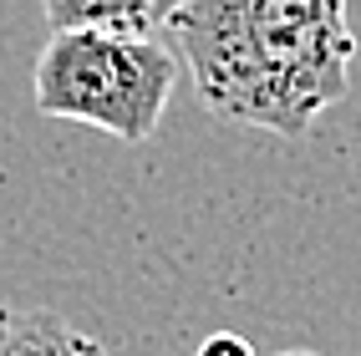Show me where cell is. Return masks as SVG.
<instances>
[{
    "label": "cell",
    "mask_w": 361,
    "mask_h": 356,
    "mask_svg": "<svg viewBox=\"0 0 361 356\" xmlns=\"http://www.w3.org/2000/svg\"><path fill=\"white\" fill-rule=\"evenodd\" d=\"M168 41L199 102L239 128L305 137L351 92L346 0H183Z\"/></svg>",
    "instance_id": "obj_1"
},
{
    "label": "cell",
    "mask_w": 361,
    "mask_h": 356,
    "mask_svg": "<svg viewBox=\"0 0 361 356\" xmlns=\"http://www.w3.org/2000/svg\"><path fill=\"white\" fill-rule=\"evenodd\" d=\"M178 82V51L163 36L66 26L36 56V107L61 123H87L117 142H148Z\"/></svg>",
    "instance_id": "obj_2"
},
{
    "label": "cell",
    "mask_w": 361,
    "mask_h": 356,
    "mask_svg": "<svg viewBox=\"0 0 361 356\" xmlns=\"http://www.w3.org/2000/svg\"><path fill=\"white\" fill-rule=\"evenodd\" d=\"M0 356H112L97 336L41 305H0Z\"/></svg>",
    "instance_id": "obj_3"
},
{
    "label": "cell",
    "mask_w": 361,
    "mask_h": 356,
    "mask_svg": "<svg viewBox=\"0 0 361 356\" xmlns=\"http://www.w3.org/2000/svg\"><path fill=\"white\" fill-rule=\"evenodd\" d=\"M51 31L97 26V31H133V36H168V20L183 0H41Z\"/></svg>",
    "instance_id": "obj_4"
},
{
    "label": "cell",
    "mask_w": 361,
    "mask_h": 356,
    "mask_svg": "<svg viewBox=\"0 0 361 356\" xmlns=\"http://www.w3.org/2000/svg\"><path fill=\"white\" fill-rule=\"evenodd\" d=\"M194 356H255V346L239 336V331H214V336H204L199 341V351Z\"/></svg>",
    "instance_id": "obj_5"
},
{
    "label": "cell",
    "mask_w": 361,
    "mask_h": 356,
    "mask_svg": "<svg viewBox=\"0 0 361 356\" xmlns=\"http://www.w3.org/2000/svg\"><path fill=\"white\" fill-rule=\"evenodd\" d=\"M280 356H316V351H280Z\"/></svg>",
    "instance_id": "obj_6"
}]
</instances>
